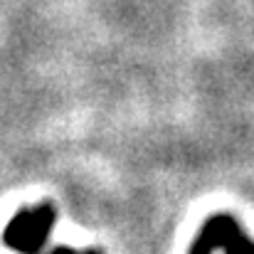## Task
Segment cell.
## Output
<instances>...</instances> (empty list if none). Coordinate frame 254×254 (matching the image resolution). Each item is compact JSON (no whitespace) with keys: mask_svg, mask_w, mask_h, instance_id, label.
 Returning <instances> with one entry per match:
<instances>
[{"mask_svg":"<svg viewBox=\"0 0 254 254\" xmlns=\"http://www.w3.org/2000/svg\"><path fill=\"white\" fill-rule=\"evenodd\" d=\"M215 250H225V254H254V242L242 235L235 217L215 215L200 230L197 240L190 247V254H212Z\"/></svg>","mask_w":254,"mask_h":254,"instance_id":"7a4b0ae2","label":"cell"},{"mask_svg":"<svg viewBox=\"0 0 254 254\" xmlns=\"http://www.w3.org/2000/svg\"><path fill=\"white\" fill-rule=\"evenodd\" d=\"M52 254H74V252H72V250H64V247H62V250H55Z\"/></svg>","mask_w":254,"mask_h":254,"instance_id":"3957f363","label":"cell"},{"mask_svg":"<svg viewBox=\"0 0 254 254\" xmlns=\"http://www.w3.org/2000/svg\"><path fill=\"white\" fill-rule=\"evenodd\" d=\"M55 222H57V212L50 202L30 207V210H20L7 222V227L2 232V242H5V247L20 254H35L40 252V247L50 237Z\"/></svg>","mask_w":254,"mask_h":254,"instance_id":"6da1fadb","label":"cell"},{"mask_svg":"<svg viewBox=\"0 0 254 254\" xmlns=\"http://www.w3.org/2000/svg\"><path fill=\"white\" fill-rule=\"evenodd\" d=\"M86 254H99V252H94V250H89V252H86Z\"/></svg>","mask_w":254,"mask_h":254,"instance_id":"277c9868","label":"cell"}]
</instances>
